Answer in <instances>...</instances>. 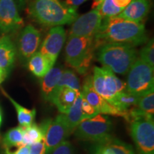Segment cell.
I'll return each instance as SVG.
<instances>
[{"instance_id":"obj_1","label":"cell","mask_w":154,"mask_h":154,"mask_svg":"<svg viewBox=\"0 0 154 154\" xmlns=\"http://www.w3.org/2000/svg\"><path fill=\"white\" fill-rule=\"evenodd\" d=\"M99 32L94 37L95 48L108 43H120L135 46L147 42L145 26L118 16L103 19Z\"/></svg>"},{"instance_id":"obj_34","label":"cell","mask_w":154,"mask_h":154,"mask_svg":"<svg viewBox=\"0 0 154 154\" xmlns=\"http://www.w3.org/2000/svg\"><path fill=\"white\" fill-rule=\"evenodd\" d=\"M30 145H22L19 147L16 151L9 154H29V153Z\"/></svg>"},{"instance_id":"obj_13","label":"cell","mask_w":154,"mask_h":154,"mask_svg":"<svg viewBox=\"0 0 154 154\" xmlns=\"http://www.w3.org/2000/svg\"><path fill=\"white\" fill-rule=\"evenodd\" d=\"M83 97L99 111L104 115H112L115 116L124 117L125 111H121L114 106L111 105L101 97L94 89L91 83V77L88 76L84 82L81 90Z\"/></svg>"},{"instance_id":"obj_17","label":"cell","mask_w":154,"mask_h":154,"mask_svg":"<svg viewBox=\"0 0 154 154\" xmlns=\"http://www.w3.org/2000/svg\"><path fill=\"white\" fill-rule=\"evenodd\" d=\"M16 47L8 35L0 37V69L9 74L16 58Z\"/></svg>"},{"instance_id":"obj_38","label":"cell","mask_w":154,"mask_h":154,"mask_svg":"<svg viewBox=\"0 0 154 154\" xmlns=\"http://www.w3.org/2000/svg\"><path fill=\"white\" fill-rule=\"evenodd\" d=\"M14 1L15 2L17 3V5H18L19 7H22L24 5L25 0H14Z\"/></svg>"},{"instance_id":"obj_9","label":"cell","mask_w":154,"mask_h":154,"mask_svg":"<svg viewBox=\"0 0 154 154\" xmlns=\"http://www.w3.org/2000/svg\"><path fill=\"white\" fill-rule=\"evenodd\" d=\"M130 132L139 154H154L153 119L132 121Z\"/></svg>"},{"instance_id":"obj_4","label":"cell","mask_w":154,"mask_h":154,"mask_svg":"<svg viewBox=\"0 0 154 154\" xmlns=\"http://www.w3.org/2000/svg\"><path fill=\"white\" fill-rule=\"evenodd\" d=\"M95 49L93 37L69 36L65 47L66 64L80 74H86L93 60Z\"/></svg>"},{"instance_id":"obj_36","label":"cell","mask_w":154,"mask_h":154,"mask_svg":"<svg viewBox=\"0 0 154 154\" xmlns=\"http://www.w3.org/2000/svg\"><path fill=\"white\" fill-rule=\"evenodd\" d=\"M7 75H8V74H7V72L3 71L2 69H0V84H1L2 83L5 81V79L7 78Z\"/></svg>"},{"instance_id":"obj_24","label":"cell","mask_w":154,"mask_h":154,"mask_svg":"<svg viewBox=\"0 0 154 154\" xmlns=\"http://www.w3.org/2000/svg\"><path fill=\"white\" fill-rule=\"evenodd\" d=\"M138 97L128 92H121L116 95L112 102L113 106L116 107L121 111H126L128 109L137 105Z\"/></svg>"},{"instance_id":"obj_7","label":"cell","mask_w":154,"mask_h":154,"mask_svg":"<svg viewBox=\"0 0 154 154\" xmlns=\"http://www.w3.org/2000/svg\"><path fill=\"white\" fill-rule=\"evenodd\" d=\"M91 77L92 86L95 91L111 104L117 94L126 91V83L106 67L94 66L93 75Z\"/></svg>"},{"instance_id":"obj_37","label":"cell","mask_w":154,"mask_h":154,"mask_svg":"<svg viewBox=\"0 0 154 154\" xmlns=\"http://www.w3.org/2000/svg\"><path fill=\"white\" fill-rule=\"evenodd\" d=\"M103 0H94L93 5H92V9H96V7H98L101 5Z\"/></svg>"},{"instance_id":"obj_31","label":"cell","mask_w":154,"mask_h":154,"mask_svg":"<svg viewBox=\"0 0 154 154\" xmlns=\"http://www.w3.org/2000/svg\"><path fill=\"white\" fill-rule=\"evenodd\" d=\"M50 154H74V150L70 142L64 140Z\"/></svg>"},{"instance_id":"obj_19","label":"cell","mask_w":154,"mask_h":154,"mask_svg":"<svg viewBox=\"0 0 154 154\" xmlns=\"http://www.w3.org/2000/svg\"><path fill=\"white\" fill-rule=\"evenodd\" d=\"M54 65L47 57L39 52H36L28 60V68L34 76L42 78L52 68Z\"/></svg>"},{"instance_id":"obj_2","label":"cell","mask_w":154,"mask_h":154,"mask_svg":"<svg viewBox=\"0 0 154 154\" xmlns=\"http://www.w3.org/2000/svg\"><path fill=\"white\" fill-rule=\"evenodd\" d=\"M28 12L36 22L46 26L72 24L79 16L76 9L61 0H32Z\"/></svg>"},{"instance_id":"obj_5","label":"cell","mask_w":154,"mask_h":154,"mask_svg":"<svg viewBox=\"0 0 154 154\" xmlns=\"http://www.w3.org/2000/svg\"><path fill=\"white\" fill-rule=\"evenodd\" d=\"M74 131L78 139L101 143L112 138V123L106 116L99 113L81 121Z\"/></svg>"},{"instance_id":"obj_10","label":"cell","mask_w":154,"mask_h":154,"mask_svg":"<svg viewBox=\"0 0 154 154\" xmlns=\"http://www.w3.org/2000/svg\"><path fill=\"white\" fill-rule=\"evenodd\" d=\"M103 19L96 9L77 17L69 31V36L94 37L99 32Z\"/></svg>"},{"instance_id":"obj_6","label":"cell","mask_w":154,"mask_h":154,"mask_svg":"<svg viewBox=\"0 0 154 154\" xmlns=\"http://www.w3.org/2000/svg\"><path fill=\"white\" fill-rule=\"evenodd\" d=\"M153 67L140 59H136L128 71L126 92L140 96L154 88Z\"/></svg>"},{"instance_id":"obj_18","label":"cell","mask_w":154,"mask_h":154,"mask_svg":"<svg viewBox=\"0 0 154 154\" xmlns=\"http://www.w3.org/2000/svg\"><path fill=\"white\" fill-rule=\"evenodd\" d=\"M80 91H77L67 86H61L56 91L51 102L61 113L66 114Z\"/></svg>"},{"instance_id":"obj_11","label":"cell","mask_w":154,"mask_h":154,"mask_svg":"<svg viewBox=\"0 0 154 154\" xmlns=\"http://www.w3.org/2000/svg\"><path fill=\"white\" fill-rule=\"evenodd\" d=\"M24 24L14 0H0V34L16 32Z\"/></svg>"},{"instance_id":"obj_35","label":"cell","mask_w":154,"mask_h":154,"mask_svg":"<svg viewBox=\"0 0 154 154\" xmlns=\"http://www.w3.org/2000/svg\"><path fill=\"white\" fill-rule=\"evenodd\" d=\"M113 2L117 7L124 9L126 6L129 5L131 0H113Z\"/></svg>"},{"instance_id":"obj_20","label":"cell","mask_w":154,"mask_h":154,"mask_svg":"<svg viewBox=\"0 0 154 154\" xmlns=\"http://www.w3.org/2000/svg\"><path fill=\"white\" fill-rule=\"evenodd\" d=\"M83 96L82 92H79L77 96L76 100L73 103L72 107L66 116L67 124L72 131H74L76 127L78 126L81 121L84 119L82 111V101Z\"/></svg>"},{"instance_id":"obj_21","label":"cell","mask_w":154,"mask_h":154,"mask_svg":"<svg viewBox=\"0 0 154 154\" xmlns=\"http://www.w3.org/2000/svg\"><path fill=\"white\" fill-rule=\"evenodd\" d=\"M1 90L2 91V93L10 100L11 103L14 105L15 109L17 111V118H18V121L20 126L26 127L33 124L34 118H35L36 116V109H34L32 110H29V109H27L26 108L22 106L17 102L15 101L14 99H11L10 96L6 93L3 88H1Z\"/></svg>"},{"instance_id":"obj_32","label":"cell","mask_w":154,"mask_h":154,"mask_svg":"<svg viewBox=\"0 0 154 154\" xmlns=\"http://www.w3.org/2000/svg\"><path fill=\"white\" fill-rule=\"evenodd\" d=\"M29 154H45V146L44 140L30 145Z\"/></svg>"},{"instance_id":"obj_25","label":"cell","mask_w":154,"mask_h":154,"mask_svg":"<svg viewBox=\"0 0 154 154\" xmlns=\"http://www.w3.org/2000/svg\"><path fill=\"white\" fill-rule=\"evenodd\" d=\"M23 145H31L44 140V136L40 127L36 124H32L26 127H22Z\"/></svg>"},{"instance_id":"obj_22","label":"cell","mask_w":154,"mask_h":154,"mask_svg":"<svg viewBox=\"0 0 154 154\" xmlns=\"http://www.w3.org/2000/svg\"><path fill=\"white\" fill-rule=\"evenodd\" d=\"M3 146L7 153H9L11 148H19L23 145V130L22 126H17L9 130L2 138Z\"/></svg>"},{"instance_id":"obj_30","label":"cell","mask_w":154,"mask_h":154,"mask_svg":"<svg viewBox=\"0 0 154 154\" xmlns=\"http://www.w3.org/2000/svg\"><path fill=\"white\" fill-rule=\"evenodd\" d=\"M82 111L84 119L92 118L99 113V111L96 110L95 108L92 106L84 97H83L82 101Z\"/></svg>"},{"instance_id":"obj_3","label":"cell","mask_w":154,"mask_h":154,"mask_svg":"<svg viewBox=\"0 0 154 154\" xmlns=\"http://www.w3.org/2000/svg\"><path fill=\"white\" fill-rule=\"evenodd\" d=\"M97 59L111 72L125 75L137 59V51L129 44L108 43L99 47Z\"/></svg>"},{"instance_id":"obj_8","label":"cell","mask_w":154,"mask_h":154,"mask_svg":"<svg viewBox=\"0 0 154 154\" xmlns=\"http://www.w3.org/2000/svg\"><path fill=\"white\" fill-rule=\"evenodd\" d=\"M44 136L45 154H50L58 146L66 140L71 134L65 114L58 115L54 119H46L40 124Z\"/></svg>"},{"instance_id":"obj_29","label":"cell","mask_w":154,"mask_h":154,"mask_svg":"<svg viewBox=\"0 0 154 154\" xmlns=\"http://www.w3.org/2000/svg\"><path fill=\"white\" fill-rule=\"evenodd\" d=\"M140 59L147 63L154 68V42L153 39L149 40L139 53Z\"/></svg>"},{"instance_id":"obj_16","label":"cell","mask_w":154,"mask_h":154,"mask_svg":"<svg viewBox=\"0 0 154 154\" xmlns=\"http://www.w3.org/2000/svg\"><path fill=\"white\" fill-rule=\"evenodd\" d=\"M63 70L59 67H52L42 77L41 81V91L42 98L47 101L52 100L57 86L60 80Z\"/></svg>"},{"instance_id":"obj_27","label":"cell","mask_w":154,"mask_h":154,"mask_svg":"<svg viewBox=\"0 0 154 154\" xmlns=\"http://www.w3.org/2000/svg\"><path fill=\"white\" fill-rule=\"evenodd\" d=\"M142 112L153 117L154 113V91L153 90L138 97L136 105Z\"/></svg>"},{"instance_id":"obj_33","label":"cell","mask_w":154,"mask_h":154,"mask_svg":"<svg viewBox=\"0 0 154 154\" xmlns=\"http://www.w3.org/2000/svg\"><path fill=\"white\" fill-rule=\"evenodd\" d=\"M87 1H88V0H66L65 4L69 7L76 9L77 7H79L81 5H82L83 3L86 2Z\"/></svg>"},{"instance_id":"obj_28","label":"cell","mask_w":154,"mask_h":154,"mask_svg":"<svg viewBox=\"0 0 154 154\" xmlns=\"http://www.w3.org/2000/svg\"><path fill=\"white\" fill-rule=\"evenodd\" d=\"M61 86H67L77 91H81L80 82L78 77L72 71L70 70L63 71L61 79L58 84L57 88Z\"/></svg>"},{"instance_id":"obj_15","label":"cell","mask_w":154,"mask_h":154,"mask_svg":"<svg viewBox=\"0 0 154 154\" xmlns=\"http://www.w3.org/2000/svg\"><path fill=\"white\" fill-rule=\"evenodd\" d=\"M151 3L149 0H131L118 17L136 23H142L149 14Z\"/></svg>"},{"instance_id":"obj_23","label":"cell","mask_w":154,"mask_h":154,"mask_svg":"<svg viewBox=\"0 0 154 154\" xmlns=\"http://www.w3.org/2000/svg\"><path fill=\"white\" fill-rule=\"evenodd\" d=\"M96 144L112 154H135L131 146L113 137L103 143Z\"/></svg>"},{"instance_id":"obj_26","label":"cell","mask_w":154,"mask_h":154,"mask_svg":"<svg viewBox=\"0 0 154 154\" xmlns=\"http://www.w3.org/2000/svg\"><path fill=\"white\" fill-rule=\"evenodd\" d=\"M96 9L99 11L102 19L118 16L124 10V8H121L115 5L113 0H103L101 5Z\"/></svg>"},{"instance_id":"obj_12","label":"cell","mask_w":154,"mask_h":154,"mask_svg":"<svg viewBox=\"0 0 154 154\" xmlns=\"http://www.w3.org/2000/svg\"><path fill=\"white\" fill-rule=\"evenodd\" d=\"M66 31L62 26H53L42 43L39 52L47 57L53 65L66 42Z\"/></svg>"},{"instance_id":"obj_14","label":"cell","mask_w":154,"mask_h":154,"mask_svg":"<svg viewBox=\"0 0 154 154\" xmlns=\"http://www.w3.org/2000/svg\"><path fill=\"white\" fill-rule=\"evenodd\" d=\"M41 42V34L33 25L29 24L23 29L18 38V49L21 57L29 60L37 51Z\"/></svg>"},{"instance_id":"obj_39","label":"cell","mask_w":154,"mask_h":154,"mask_svg":"<svg viewBox=\"0 0 154 154\" xmlns=\"http://www.w3.org/2000/svg\"><path fill=\"white\" fill-rule=\"evenodd\" d=\"M2 111L1 109H0V126L2 124Z\"/></svg>"}]
</instances>
